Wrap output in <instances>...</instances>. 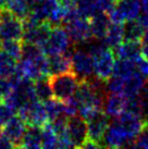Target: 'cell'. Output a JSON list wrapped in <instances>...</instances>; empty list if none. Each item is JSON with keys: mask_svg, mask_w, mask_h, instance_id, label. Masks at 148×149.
I'll return each instance as SVG.
<instances>
[{"mask_svg": "<svg viewBox=\"0 0 148 149\" xmlns=\"http://www.w3.org/2000/svg\"><path fill=\"white\" fill-rule=\"evenodd\" d=\"M78 84L80 79L72 71L50 76L52 95L56 99L61 101H66L75 94Z\"/></svg>", "mask_w": 148, "mask_h": 149, "instance_id": "obj_1", "label": "cell"}, {"mask_svg": "<svg viewBox=\"0 0 148 149\" xmlns=\"http://www.w3.org/2000/svg\"><path fill=\"white\" fill-rule=\"evenodd\" d=\"M71 38L64 27L61 25H54L51 27V32L46 44L43 47V51L46 56L64 54L71 49Z\"/></svg>", "mask_w": 148, "mask_h": 149, "instance_id": "obj_2", "label": "cell"}, {"mask_svg": "<svg viewBox=\"0 0 148 149\" xmlns=\"http://www.w3.org/2000/svg\"><path fill=\"white\" fill-rule=\"evenodd\" d=\"M24 33L23 21L6 8H0V39H20Z\"/></svg>", "mask_w": 148, "mask_h": 149, "instance_id": "obj_3", "label": "cell"}, {"mask_svg": "<svg viewBox=\"0 0 148 149\" xmlns=\"http://www.w3.org/2000/svg\"><path fill=\"white\" fill-rule=\"evenodd\" d=\"M63 25L70 36L71 42L74 45H82L84 42L93 39L91 19L77 17L64 23Z\"/></svg>", "mask_w": 148, "mask_h": 149, "instance_id": "obj_4", "label": "cell"}, {"mask_svg": "<svg viewBox=\"0 0 148 149\" xmlns=\"http://www.w3.org/2000/svg\"><path fill=\"white\" fill-rule=\"evenodd\" d=\"M85 121L87 123L88 139L97 143L101 148V141H103V135H105L108 125L110 123L109 116L103 111V109H98L95 112H93Z\"/></svg>", "mask_w": 148, "mask_h": 149, "instance_id": "obj_5", "label": "cell"}, {"mask_svg": "<svg viewBox=\"0 0 148 149\" xmlns=\"http://www.w3.org/2000/svg\"><path fill=\"white\" fill-rule=\"evenodd\" d=\"M133 141L130 139L126 132L115 120L109 123L105 132L101 147L106 148H121V147H132Z\"/></svg>", "mask_w": 148, "mask_h": 149, "instance_id": "obj_6", "label": "cell"}, {"mask_svg": "<svg viewBox=\"0 0 148 149\" xmlns=\"http://www.w3.org/2000/svg\"><path fill=\"white\" fill-rule=\"evenodd\" d=\"M72 72L80 79H88L94 75V59L85 49H74L72 54Z\"/></svg>", "mask_w": 148, "mask_h": 149, "instance_id": "obj_7", "label": "cell"}, {"mask_svg": "<svg viewBox=\"0 0 148 149\" xmlns=\"http://www.w3.org/2000/svg\"><path fill=\"white\" fill-rule=\"evenodd\" d=\"M66 134L75 148H82L84 143L88 138L87 123L80 114L68 118Z\"/></svg>", "mask_w": 148, "mask_h": 149, "instance_id": "obj_8", "label": "cell"}, {"mask_svg": "<svg viewBox=\"0 0 148 149\" xmlns=\"http://www.w3.org/2000/svg\"><path fill=\"white\" fill-rule=\"evenodd\" d=\"M115 120L123 127V130L126 132L130 139L133 143L146 126V120L143 116L128 111H124L121 116L115 118Z\"/></svg>", "mask_w": 148, "mask_h": 149, "instance_id": "obj_9", "label": "cell"}, {"mask_svg": "<svg viewBox=\"0 0 148 149\" xmlns=\"http://www.w3.org/2000/svg\"><path fill=\"white\" fill-rule=\"evenodd\" d=\"M19 116L27 124L38 125L41 127L46 123H48V121H49L44 102L39 101V100H37L29 106H25V107L21 108L19 110Z\"/></svg>", "mask_w": 148, "mask_h": 149, "instance_id": "obj_10", "label": "cell"}, {"mask_svg": "<svg viewBox=\"0 0 148 149\" xmlns=\"http://www.w3.org/2000/svg\"><path fill=\"white\" fill-rule=\"evenodd\" d=\"M26 127H27V123L17 114V116H13L6 123V125L1 128V133L12 143L14 148L15 147L20 148L21 141L24 136Z\"/></svg>", "mask_w": 148, "mask_h": 149, "instance_id": "obj_11", "label": "cell"}, {"mask_svg": "<svg viewBox=\"0 0 148 149\" xmlns=\"http://www.w3.org/2000/svg\"><path fill=\"white\" fill-rule=\"evenodd\" d=\"M72 54L73 50L69 49L64 54L47 56L48 57V75H56L72 71Z\"/></svg>", "mask_w": 148, "mask_h": 149, "instance_id": "obj_12", "label": "cell"}, {"mask_svg": "<svg viewBox=\"0 0 148 149\" xmlns=\"http://www.w3.org/2000/svg\"><path fill=\"white\" fill-rule=\"evenodd\" d=\"M126 109V97L122 94L107 93L105 102H103V111L110 118H118L121 116Z\"/></svg>", "mask_w": 148, "mask_h": 149, "instance_id": "obj_13", "label": "cell"}, {"mask_svg": "<svg viewBox=\"0 0 148 149\" xmlns=\"http://www.w3.org/2000/svg\"><path fill=\"white\" fill-rule=\"evenodd\" d=\"M110 19L109 15L105 12H98L96 15L91 17V34L93 38L97 40H103L107 31L110 25Z\"/></svg>", "mask_w": 148, "mask_h": 149, "instance_id": "obj_14", "label": "cell"}, {"mask_svg": "<svg viewBox=\"0 0 148 149\" xmlns=\"http://www.w3.org/2000/svg\"><path fill=\"white\" fill-rule=\"evenodd\" d=\"M148 83V79L143 77L138 72H134L133 74L124 79L123 95L125 97H133L137 96L142 88Z\"/></svg>", "mask_w": 148, "mask_h": 149, "instance_id": "obj_15", "label": "cell"}, {"mask_svg": "<svg viewBox=\"0 0 148 149\" xmlns=\"http://www.w3.org/2000/svg\"><path fill=\"white\" fill-rule=\"evenodd\" d=\"M20 148H41V126L27 124Z\"/></svg>", "mask_w": 148, "mask_h": 149, "instance_id": "obj_16", "label": "cell"}, {"mask_svg": "<svg viewBox=\"0 0 148 149\" xmlns=\"http://www.w3.org/2000/svg\"><path fill=\"white\" fill-rule=\"evenodd\" d=\"M34 0H6L4 8L15 17L24 20L32 12Z\"/></svg>", "mask_w": 148, "mask_h": 149, "instance_id": "obj_17", "label": "cell"}, {"mask_svg": "<svg viewBox=\"0 0 148 149\" xmlns=\"http://www.w3.org/2000/svg\"><path fill=\"white\" fill-rule=\"evenodd\" d=\"M115 56L118 59H135L142 54L140 40H123V42L117 48Z\"/></svg>", "mask_w": 148, "mask_h": 149, "instance_id": "obj_18", "label": "cell"}, {"mask_svg": "<svg viewBox=\"0 0 148 149\" xmlns=\"http://www.w3.org/2000/svg\"><path fill=\"white\" fill-rule=\"evenodd\" d=\"M117 9L122 14L125 21L136 20L140 17L142 8L140 0H121L117 3Z\"/></svg>", "mask_w": 148, "mask_h": 149, "instance_id": "obj_19", "label": "cell"}, {"mask_svg": "<svg viewBox=\"0 0 148 149\" xmlns=\"http://www.w3.org/2000/svg\"><path fill=\"white\" fill-rule=\"evenodd\" d=\"M103 42L114 50L119 47L124 40V27L123 24L110 23L107 34L103 39Z\"/></svg>", "mask_w": 148, "mask_h": 149, "instance_id": "obj_20", "label": "cell"}, {"mask_svg": "<svg viewBox=\"0 0 148 149\" xmlns=\"http://www.w3.org/2000/svg\"><path fill=\"white\" fill-rule=\"evenodd\" d=\"M34 89L36 94L37 99L39 101H46V100L52 98V89L50 85V77L48 75H43L34 81Z\"/></svg>", "mask_w": 148, "mask_h": 149, "instance_id": "obj_21", "label": "cell"}, {"mask_svg": "<svg viewBox=\"0 0 148 149\" xmlns=\"http://www.w3.org/2000/svg\"><path fill=\"white\" fill-rule=\"evenodd\" d=\"M124 27V40H142L145 29L137 20L125 21Z\"/></svg>", "mask_w": 148, "mask_h": 149, "instance_id": "obj_22", "label": "cell"}, {"mask_svg": "<svg viewBox=\"0 0 148 149\" xmlns=\"http://www.w3.org/2000/svg\"><path fill=\"white\" fill-rule=\"evenodd\" d=\"M17 60L0 49V77H10L15 72Z\"/></svg>", "mask_w": 148, "mask_h": 149, "instance_id": "obj_23", "label": "cell"}, {"mask_svg": "<svg viewBox=\"0 0 148 149\" xmlns=\"http://www.w3.org/2000/svg\"><path fill=\"white\" fill-rule=\"evenodd\" d=\"M44 106H45L46 112L49 121H54L57 119L58 116L64 114V104L61 100L56 99L54 97L50 98V99L44 101Z\"/></svg>", "mask_w": 148, "mask_h": 149, "instance_id": "obj_24", "label": "cell"}, {"mask_svg": "<svg viewBox=\"0 0 148 149\" xmlns=\"http://www.w3.org/2000/svg\"><path fill=\"white\" fill-rule=\"evenodd\" d=\"M23 42L20 39H0V49L12 56L19 61L22 54Z\"/></svg>", "mask_w": 148, "mask_h": 149, "instance_id": "obj_25", "label": "cell"}, {"mask_svg": "<svg viewBox=\"0 0 148 149\" xmlns=\"http://www.w3.org/2000/svg\"><path fill=\"white\" fill-rule=\"evenodd\" d=\"M135 71L134 60H132V59H118V61H115L114 71H113L112 75H117L119 77L125 79L131 74H133Z\"/></svg>", "mask_w": 148, "mask_h": 149, "instance_id": "obj_26", "label": "cell"}, {"mask_svg": "<svg viewBox=\"0 0 148 149\" xmlns=\"http://www.w3.org/2000/svg\"><path fill=\"white\" fill-rule=\"evenodd\" d=\"M58 136L50 123H46L41 127V147L43 148H57Z\"/></svg>", "mask_w": 148, "mask_h": 149, "instance_id": "obj_27", "label": "cell"}, {"mask_svg": "<svg viewBox=\"0 0 148 149\" xmlns=\"http://www.w3.org/2000/svg\"><path fill=\"white\" fill-rule=\"evenodd\" d=\"M76 8H77L78 14L87 19H91L98 12H100L98 10L96 0H77Z\"/></svg>", "mask_w": 148, "mask_h": 149, "instance_id": "obj_28", "label": "cell"}, {"mask_svg": "<svg viewBox=\"0 0 148 149\" xmlns=\"http://www.w3.org/2000/svg\"><path fill=\"white\" fill-rule=\"evenodd\" d=\"M15 113H17V111L10 104H7L6 101H4V104H0V130L3 127L4 125H6V123Z\"/></svg>", "mask_w": 148, "mask_h": 149, "instance_id": "obj_29", "label": "cell"}, {"mask_svg": "<svg viewBox=\"0 0 148 149\" xmlns=\"http://www.w3.org/2000/svg\"><path fill=\"white\" fill-rule=\"evenodd\" d=\"M133 60H134L136 72H138L143 77L148 79V59L143 54H140Z\"/></svg>", "mask_w": 148, "mask_h": 149, "instance_id": "obj_30", "label": "cell"}, {"mask_svg": "<svg viewBox=\"0 0 148 149\" xmlns=\"http://www.w3.org/2000/svg\"><path fill=\"white\" fill-rule=\"evenodd\" d=\"M13 89L12 83L9 77H0V97L4 99L7 98Z\"/></svg>", "mask_w": 148, "mask_h": 149, "instance_id": "obj_31", "label": "cell"}, {"mask_svg": "<svg viewBox=\"0 0 148 149\" xmlns=\"http://www.w3.org/2000/svg\"><path fill=\"white\" fill-rule=\"evenodd\" d=\"M132 147H137V148H148V126L146 125L145 128L142 131L138 136L135 138Z\"/></svg>", "mask_w": 148, "mask_h": 149, "instance_id": "obj_32", "label": "cell"}, {"mask_svg": "<svg viewBox=\"0 0 148 149\" xmlns=\"http://www.w3.org/2000/svg\"><path fill=\"white\" fill-rule=\"evenodd\" d=\"M97 2V6H98V10L100 12H105V13H109L114 8L118 1L117 0H96Z\"/></svg>", "mask_w": 148, "mask_h": 149, "instance_id": "obj_33", "label": "cell"}, {"mask_svg": "<svg viewBox=\"0 0 148 149\" xmlns=\"http://www.w3.org/2000/svg\"><path fill=\"white\" fill-rule=\"evenodd\" d=\"M140 44H142V54L148 59V29L145 31L143 38L140 40Z\"/></svg>", "mask_w": 148, "mask_h": 149, "instance_id": "obj_34", "label": "cell"}, {"mask_svg": "<svg viewBox=\"0 0 148 149\" xmlns=\"http://www.w3.org/2000/svg\"><path fill=\"white\" fill-rule=\"evenodd\" d=\"M59 2L63 7H73V6H76L77 0H59Z\"/></svg>", "mask_w": 148, "mask_h": 149, "instance_id": "obj_35", "label": "cell"}, {"mask_svg": "<svg viewBox=\"0 0 148 149\" xmlns=\"http://www.w3.org/2000/svg\"><path fill=\"white\" fill-rule=\"evenodd\" d=\"M140 2L143 13H147L148 14V0H140Z\"/></svg>", "mask_w": 148, "mask_h": 149, "instance_id": "obj_36", "label": "cell"}, {"mask_svg": "<svg viewBox=\"0 0 148 149\" xmlns=\"http://www.w3.org/2000/svg\"><path fill=\"white\" fill-rule=\"evenodd\" d=\"M6 4V0H0V8H4Z\"/></svg>", "mask_w": 148, "mask_h": 149, "instance_id": "obj_37", "label": "cell"}, {"mask_svg": "<svg viewBox=\"0 0 148 149\" xmlns=\"http://www.w3.org/2000/svg\"><path fill=\"white\" fill-rule=\"evenodd\" d=\"M2 100H3V99H2V98H1V97H0V104H1V101H2Z\"/></svg>", "mask_w": 148, "mask_h": 149, "instance_id": "obj_38", "label": "cell"}, {"mask_svg": "<svg viewBox=\"0 0 148 149\" xmlns=\"http://www.w3.org/2000/svg\"><path fill=\"white\" fill-rule=\"evenodd\" d=\"M117 1H121V0H117Z\"/></svg>", "mask_w": 148, "mask_h": 149, "instance_id": "obj_39", "label": "cell"}]
</instances>
